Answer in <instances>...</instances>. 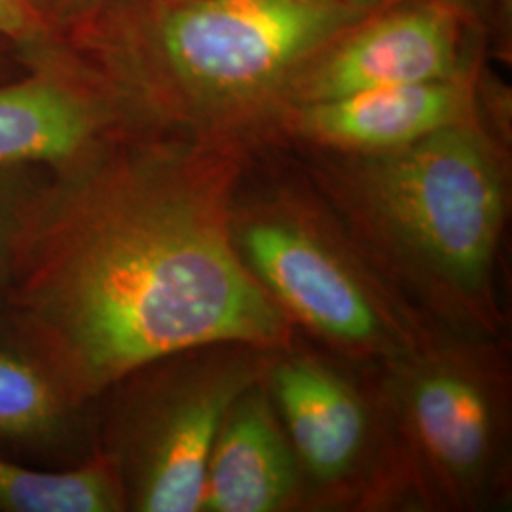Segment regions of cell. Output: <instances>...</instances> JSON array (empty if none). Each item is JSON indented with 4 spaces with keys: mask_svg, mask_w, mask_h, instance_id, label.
<instances>
[{
    "mask_svg": "<svg viewBox=\"0 0 512 512\" xmlns=\"http://www.w3.org/2000/svg\"><path fill=\"white\" fill-rule=\"evenodd\" d=\"M401 497L425 509L486 511L511 480V380L505 351L486 338L439 334L378 365Z\"/></svg>",
    "mask_w": 512,
    "mask_h": 512,
    "instance_id": "3957f363",
    "label": "cell"
},
{
    "mask_svg": "<svg viewBox=\"0 0 512 512\" xmlns=\"http://www.w3.org/2000/svg\"><path fill=\"white\" fill-rule=\"evenodd\" d=\"M365 16L348 0H175L156 35L179 110L228 128L283 110L296 73Z\"/></svg>",
    "mask_w": 512,
    "mask_h": 512,
    "instance_id": "8992f818",
    "label": "cell"
},
{
    "mask_svg": "<svg viewBox=\"0 0 512 512\" xmlns=\"http://www.w3.org/2000/svg\"><path fill=\"white\" fill-rule=\"evenodd\" d=\"M349 4H353L355 8H359L361 12H372V10H376V8H380V6H384V4H389V2H393V0H348Z\"/></svg>",
    "mask_w": 512,
    "mask_h": 512,
    "instance_id": "2e32d148",
    "label": "cell"
},
{
    "mask_svg": "<svg viewBox=\"0 0 512 512\" xmlns=\"http://www.w3.org/2000/svg\"><path fill=\"white\" fill-rule=\"evenodd\" d=\"M97 404L84 403L18 317L0 304V459L71 469L97 452Z\"/></svg>",
    "mask_w": 512,
    "mask_h": 512,
    "instance_id": "9c48e42d",
    "label": "cell"
},
{
    "mask_svg": "<svg viewBox=\"0 0 512 512\" xmlns=\"http://www.w3.org/2000/svg\"><path fill=\"white\" fill-rule=\"evenodd\" d=\"M0 511L120 512L126 501L112 461L101 452L59 471L0 459Z\"/></svg>",
    "mask_w": 512,
    "mask_h": 512,
    "instance_id": "4fadbf2b",
    "label": "cell"
},
{
    "mask_svg": "<svg viewBox=\"0 0 512 512\" xmlns=\"http://www.w3.org/2000/svg\"><path fill=\"white\" fill-rule=\"evenodd\" d=\"M275 353L245 344L183 349L135 368L99 397L95 446L118 473L126 511H202L222 420L264 380Z\"/></svg>",
    "mask_w": 512,
    "mask_h": 512,
    "instance_id": "5b68a950",
    "label": "cell"
},
{
    "mask_svg": "<svg viewBox=\"0 0 512 512\" xmlns=\"http://www.w3.org/2000/svg\"><path fill=\"white\" fill-rule=\"evenodd\" d=\"M0 35L16 40L37 37V18L21 0H0Z\"/></svg>",
    "mask_w": 512,
    "mask_h": 512,
    "instance_id": "9a60e30c",
    "label": "cell"
},
{
    "mask_svg": "<svg viewBox=\"0 0 512 512\" xmlns=\"http://www.w3.org/2000/svg\"><path fill=\"white\" fill-rule=\"evenodd\" d=\"M73 2H80V0H73Z\"/></svg>",
    "mask_w": 512,
    "mask_h": 512,
    "instance_id": "e0dca14e",
    "label": "cell"
},
{
    "mask_svg": "<svg viewBox=\"0 0 512 512\" xmlns=\"http://www.w3.org/2000/svg\"><path fill=\"white\" fill-rule=\"evenodd\" d=\"M475 120L467 76L349 93L285 110L302 139L342 154H382Z\"/></svg>",
    "mask_w": 512,
    "mask_h": 512,
    "instance_id": "30bf717a",
    "label": "cell"
},
{
    "mask_svg": "<svg viewBox=\"0 0 512 512\" xmlns=\"http://www.w3.org/2000/svg\"><path fill=\"white\" fill-rule=\"evenodd\" d=\"M315 192L368 262L435 329L501 338L497 260L509 219V173L473 122L382 154L319 165Z\"/></svg>",
    "mask_w": 512,
    "mask_h": 512,
    "instance_id": "7a4b0ae2",
    "label": "cell"
},
{
    "mask_svg": "<svg viewBox=\"0 0 512 512\" xmlns=\"http://www.w3.org/2000/svg\"><path fill=\"white\" fill-rule=\"evenodd\" d=\"M18 167H0V304L10 289L21 238L42 190L16 179Z\"/></svg>",
    "mask_w": 512,
    "mask_h": 512,
    "instance_id": "5bb4252c",
    "label": "cell"
},
{
    "mask_svg": "<svg viewBox=\"0 0 512 512\" xmlns=\"http://www.w3.org/2000/svg\"><path fill=\"white\" fill-rule=\"evenodd\" d=\"M230 232L294 325L349 361L382 365L444 334L385 281L315 190L245 196L238 186Z\"/></svg>",
    "mask_w": 512,
    "mask_h": 512,
    "instance_id": "277c9868",
    "label": "cell"
},
{
    "mask_svg": "<svg viewBox=\"0 0 512 512\" xmlns=\"http://www.w3.org/2000/svg\"><path fill=\"white\" fill-rule=\"evenodd\" d=\"M456 16L440 0L359 19L296 73L283 110L349 93L465 76Z\"/></svg>",
    "mask_w": 512,
    "mask_h": 512,
    "instance_id": "ba28073f",
    "label": "cell"
},
{
    "mask_svg": "<svg viewBox=\"0 0 512 512\" xmlns=\"http://www.w3.org/2000/svg\"><path fill=\"white\" fill-rule=\"evenodd\" d=\"M103 128L97 101L57 78L0 88V167L71 169L95 156Z\"/></svg>",
    "mask_w": 512,
    "mask_h": 512,
    "instance_id": "7c38bea8",
    "label": "cell"
},
{
    "mask_svg": "<svg viewBox=\"0 0 512 512\" xmlns=\"http://www.w3.org/2000/svg\"><path fill=\"white\" fill-rule=\"evenodd\" d=\"M306 509L304 480L264 380L228 408L207 461L202 511Z\"/></svg>",
    "mask_w": 512,
    "mask_h": 512,
    "instance_id": "8fae6325",
    "label": "cell"
},
{
    "mask_svg": "<svg viewBox=\"0 0 512 512\" xmlns=\"http://www.w3.org/2000/svg\"><path fill=\"white\" fill-rule=\"evenodd\" d=\"M61 173L33 205L4 304L78 399L183 349L293 348V321L232 241V154L158 148Z\"/></svg>",
    "mask_w": 512,
    "mask_h": 512,
    "instance_id": "6da1fadb",
    "label": "cell"
},
{
    "mask_svg": "<svg viewBox=\"0 0 512 512\" xmlns=\"http://www.w3.org/2000/svg\"><path fill=\"white\" fill-rule=\"evenodd\" d=\"M264 384L293 444L306 509H370L401 499L376 385L294 348L275 353Z\"/></svg>",
    "mask_w": 512,
    "mask_h": 512,
    "instance_id": "52a82bcc",
    "label": "cell"
}]
</instances>
